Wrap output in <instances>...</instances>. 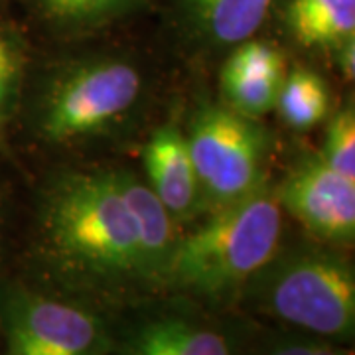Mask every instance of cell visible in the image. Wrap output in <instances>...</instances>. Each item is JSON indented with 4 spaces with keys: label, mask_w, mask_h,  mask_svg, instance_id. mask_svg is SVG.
Segmentation results:
<instances>
[{
    "label": "cell",
    "mask_w": 355,
    "mask_h": 355,
    "mask_svg": "<svg viewBox=\"0 0 355 355\" xmlns=\"http://www.w3.org/2000/svg\"><path fill=\"white\" fill-rule=\"evenodd\" d=\"M40 225L44 265L65 294L81 300L156 294L113 170H79L53 180Z\"/></svg>",
    "instance_id": "obj_1"
},
{
    "label": "cell",
    "mask_w": 355,
    "mask_h": 355,
    "mask_svg": "<svg viewBox=\"0 0 355 355\" xmlns=\"http://www.w3.org/2000/svg\"><path fill=\"white\" fill-rule=\"evenodd\" d=\"M282 211L263 184L239 202L217 207L207 221L180 235L162 292L209 308L237 304L245 286L280 251Z\"/></svg>",
    "instance_id": "obj_2"
},
{
    "label": "cell",
    "mask_w": 355,
    "mask_h": 355,
    "mask_svg": "<svg viewBox=\"0 0 355 355\" xmlns=\"http://www.w3.org/2000/svg\"><path fill=\"white\" fill-rule=\"evenodd\" d=\"M237 304L279 328L349 345L355 336L354 265L326 247L279 251L245 286Z\"/></svg>",
    "instance_id": "obj_3"
},
{
    "label": "cell",
    "mask_w": 355,
    "mask_h": 355,
    "mask_svg": "<svg viewBox=\"0 0 355 355\" xmlns=\"http://www.w3.org/2000/svg\"><path fill=\"white\" fill-rule=\"evenodd\" d=\"M139 67L123 58H87L51 76L38 107L40 135L73 144L97 139L123 125L142 97Z\"/></svg>",
    "instance_id": "obj_4"
},
{
    "label": "cell",
    "mask_w": 355,
    "mask_h": 355,
    "mask_svg": "<svg viewBox=\"0 0 355 355\" xmlns=\"http://www.w3.org/2000/svg\"><path fill=\"white\" fill-rule=\"evenodd\" d=\"M202 203L211 209L239 202L265 184L270 150L266 128L225 103L202 105L186 135Z\"/></svg>",
    "instance_id": "obj_5"
},
{
    "label": "cell",
    "mask_w": 355,
    "mask_h": 355,
    "mask_svg": "<svg viewBox=\"0 0 355 355\" xmlns=\"http://www.w3.org/2000/svg\"><path fill=\"white\" fill-rule=\"evenodd\" d=\"M2 355H109L111 324L85 300L14 286L0 308Z\"/></svg>",
    "instance_id": "obj_6"
},
{
    "label": "cell",
    "mask_w": 355,
    "mask_h": 355,
    "mask_svg": "<svg viewBox=\"0 0 355 355\" xmlns=\"http://www.w3.org/2000/svg\"><path fill=\"white\" fill-rule=\"evenodd\" d=\"M109 355H237V336L198 302L174 296L111 330Z\"/></svg>",
    "instance_id": "obj_7"
},
{
    "label": "cell",
    "mask_w": 355,
    "mask_h": 355,
    "mask_svg": "<svg viewBox=\"0 0 355 355\" xmlns=\"http://www.w3.org/2000/svg\"><path fill=\"white\" fill-rule=\"evenodd\" d=\"M275 196L312 239L331 247L354 243L355 180L331 170L320 154L298 160Z\"/></svg>",
    "instance_id": "obj_8"
},
{
    "label": "cell",
    "mask_w": 355,
    "mask_h": 355,
    "mask_svg": "<svg viewBox=\"0 0 355 355\" xmlns=\"http://www.w3.org/2000/svg\"><path fill=\"white\" fill-rule=\"evenodd\" d=\"M142 162L146 184L172 217L188 219L202 205L188 140L178 125L168 123L154 130L144 146Z\"/></svg>",
    "instance_id": "obj_9"
},
{
    "label": "cell",
    "mask_w": 355,
    "mask_h": 355,
    "mask_svg": "<svg viewBox=\"0 0 355 355\" xmlns=\"http://www.w3.org/2000/svg\"><path fill=\"white\" fill-rule=\"evenodd\" d=\"M116 188L127 205L132 225L137 231L144 266L153 280L154 288L162 294L166 268L176 249L178 235L174 217L156 198L146 182H140L130 170H113Z\"/></svg>",
    "instance_id": "obj_10"
},
{
    "label": "cell",
    "mask_w": 355,
    "mask_h": 355,
    "mask_svg": "<svg viewBox=\"0 0 355 355\" xmlns=\"http://www.w3.org/2000/svg\"><path fill=\"white\" fill-rule=\"evenodd\" d=\"M191 32L214 46H237L253 38L275 0H178Z\"/></svg>",
    "instance_id": "obj_11"
},
{
    "label": "cell",
    "mask_w": 355,
    "mask_h": 355,
    "mask_svg": "<svg viewBox=\"0 0 355 355\" xmlns=\"http://www.w3.org/2000/svg\"><path fill=\"white\" fill-rule=\"evenodd\" d=\"M284 26L298 46L334 50L355 38V0H288Z\"/></svg>",
    "instance_id": "obj_12"
},
{
    "label": "cell",
    "mask_w": 355,
    "mask_h": 355,
    "mask_svg": "<svg viewBox=\"0 0 355 355\" xmlns=\"http://www.w3.org/2000/svg\"><path fill=\"white\" fill-rule=\"evenodd\" d=\"M330 105L331 95L326 79L312 69L298 67L284 76L275 109L291 128L310 130L328 119Z\"/></svg>",
    "instance_id": "obj_13"
},
{
    "label": "cell",
    "mask_w": 355,
    "mask_h": 355,
    "mask_svg": "<svg viewBox=\"0 0 355 355\" xmlns=\"http://www.w3.org/2000/svg\"><path fill=\"white\" fill-rule=\"evenodd\" d=\"M237 355H354L343 343L322 340L302 331L268 328L237 338Z\"/></svg>",
    "instance_id": "obj_14"
},
{
    "label": "cell",
    "mask_w": 355,
    "mask_h": 355,
    "mask_svg": "<svg viewBox=\"0 0 355 355\" xmlns=\"http://www.w3.org/2000/svg\"><path fill=\"white\" fill-rule=\"evenodd\" d=\"M46 18L67 30L109 24L137 10L142 0H38Z\"/></svg>",
    "instance_id": "obj_15"
},
{
    "label": "cell",
    "mask_w": 355,
    "mask_h": 355,
    "mask_svg": "<svg viewBox=\"0 0 355 355\" xmlns=\"http://www.w3.org/2000/svg\"><path fill=\"white\" fill-rule=\"evenodd\" d=\"M284 76H231L221 73L223 103L233 111L259 119L277 107Z\"/></svg>",
    "instance_id": "obj_16"
},
{
    "label": "cell",
    "mask_w": 355,
    "mask_h": 355,
    "mask_svg": "<svg viewBox=\"0 0 355 355\" xmlns=\"http://www.w3.org/2000/svg\"><path fill=\"white\" fill-rule=\"evenodd\" d=\"M320 156L331 170L355 180V113L352 103L334 114Z\"/></svg>",
    "instance_id": "obj_17"
},
{
    "label": "cell",
    "mask_w": 355,
    "mask_h": 355,
    "mask_svg": "<svg viewBox=\"0 0 355 355\" xmlns=\"http://www.w3.org/2000/svg\"><path fill=\"white\" fill-rule=\"evenodd\" d=\"M221 73L231 76H286L284 58L275 46L257 40H245L227 58Z\"/></svg>",
    "instance_id": "obj_18"
},
{
    "label": "cell",
    "mask_w": 355,
    "mask_h": 355,
    "mask_svg": "<svg viewBox=\"0 0 355 355\" xmlns=\"http://www.w3.org/2000/svg\"><path fill=\"white\" fill-rule=\"evenodd\" d=\"M24 58L18 44L0 30V128L12 113L22 83Z\"/></svg>",
    "instance_id": "obj_19"
},
{
    "label": "cell",
    "mask_w": 355,
    "mask_h": 355,
    "mask_svg": "<svg viewBox=\"0 0 355 355\" xmlns=\"http://www.w3.org/2000/svg\"><path fill=\"white\" fill-rule=\"evenodd\" d=\"M336 53V64L345 81H354L355 76V38L345 40L338 48H334Z\"/></svg>",
    "instance_id": "obj_20"
}]
</instances>
